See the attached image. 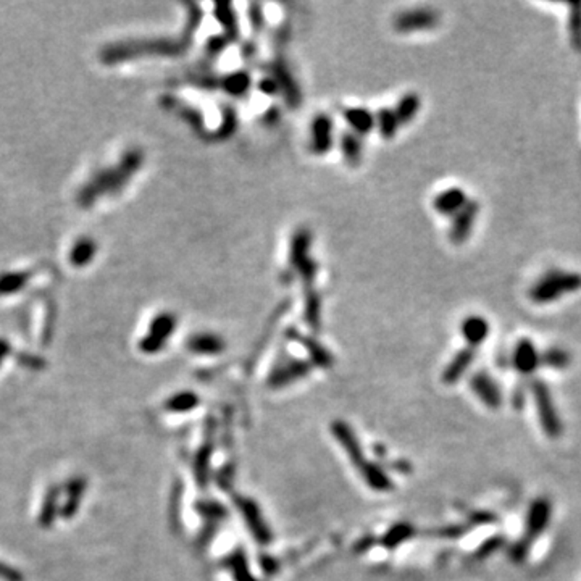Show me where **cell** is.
Wrapping results in <instances>:
<instances>
[{
  "mask_svg": "<svg viewBox=\"0 0 581 581\" xmlns=\"http://www.w3.org/2000/svg\"><path fill=\"white\" fill-rule=\"evenodd\" d=\"M185 7L187 8V18L180 36L113 44L103 50L102 59L107 64H115V62L139 59V57H180L186 54L191 49L194 36L201 26L203 12L197 3L192 2H186Z\"/></svg>",
  "mask_w": 581,
  "mask_h": 581,
  "instance_id": "obj_1",
  "label": "cell"
},
{
  "mask_svg": "<svg viewBox=\"0 0 581 581\" xmlns=\"http://www.w3.org/2000/svg\"><path fill=\"white\" fill-rule=\"evenodd\" d=\"M143 164V152L138 149L127 152L118 166L97 173V175L83 187L78 201H80L81 206H89V203H92L97 197L106 196V194L110 192H118L131 180V176L141 168Z\"/></svg>",
  "mask_w": 581,
  "mask_h": 581,
  "instance_id": "obj_2",
  "label": "cell"
},
{
  "mask_svg": "<svg viewBox=\"0 0 581 581\" xmlns=\"http://www.w3.org/2000/svg\"><path fill=\"white\" fill-rule=\"evenodd\" d=\"M580 289L581 273L565 270H549L531 286L528 296L533 302L543 306V303L556 302L562 299L564 296L573 294Z\"/></svg>",
  "mask_w": 581,
  "mask_h": 581,
  "instance_id": "obj_3",
  "label": "cell"
},
{
  "mask_svg": "<svg viewBox=\"0 0 581 581\" xmlns=\"http://www.w3.org/2000/svg\"><path fill=\"white\" fill-rule=\"evenodd\" d=\"M531 391L533 396H535L538 417L539 422H541L544 433H546L549 438H559L560 433H562V422H560L559 418V413L552 402V396L551 392H549L547 385L544 383V381H533Z\"/></svg>",
  "mask_w": 581,
  "mask_h": 581,
  "instance_id": "obj_4",
  "label": "cell"
},
{
  "mask_svg": "<svg viewBox=\"0 0 581 581\" xmlns=\"http://www.w3.org/2000/svg\"><path fill=\"white\" fill-rule=\"evenodd\" d=\"M176 328V317L170 312H164L157 315L150 323L149 333L139 343V349L145 354H155L164 349L170 336Z\"/></svg>",
  "mask_w": 581,
  "mask_h": 581,
  "instance_id": "obj_5",
  "label": "cell"
},
{
  "mask_svg": "<svg viewBox=\"0 0 581 581\" xmlns=\"http://www.w3.org/2000/svg\"><path fill=\"white\" fill-rule=\"evenodd\" d=\"M439 20V13L433 8H415L402 12L394 18V29L401 34L420 33V31H430L436 28Z\"/></svg>",
  "mask_w": 581,
  "mask_h": 581,
  "instance_id": "obj_6",
  "label": "cell"
},
{
  "mask_svg": "<svg viewBox=\"0 0 581 581\" xmlns=\"http://www.w3.org/2000/svg\"><path fill=\"white\" fill-rule=\"evenodd\" d=\"M268 70L271 73V78L276 81L280 91L282 92V96H285L287 106H289L291 108H299L301 102H302L301 87L296 83L294 76H292L286 60L282 59V57H276V59L270 64Z\"/></svg>",
  "mask_w": 581,
  "mask_h": 581,
  "instance_id": "obj_7",
  "label": "cell"
},
{
  "mask_svg": "<svg viewBox=\"0 0 581 581\" xmlns=\"http://www.w3.org/2000/svg\"><path fill=\"white\" fill-rule=\"evenodd\" d=\"M236 505L243 515L244 522L248 523L250 533L252 536L257 539L260 544H270L273 535H271L268 525L264 520V515H261V510L259 504L249 497H236Z\"/></svg>",
  "mask_w": 581,
  "mask_h": 581,
  "instance_id": "obj_8",
  "label": "cell"
},
{
  "mask_svg": "<svg viewBox=\"0 0 581 581\" xmlns=\"http://www.w3.org/2000/svg\"><path fill=\"white\" fill-rule=\"evenodd\" d=\"M480 215V202L468 201L459 213H455L449 228V239L455 245L464 244L470 238L476 218Z\"/></svg>",
  "mask_w": 581,
  "mask_h": 581,
  "instance_id": "obj_9",
  "label": "cell"
},
{
  "mask_svg": "<svg viewBox=\"0 0 581 581\" xmlns=\"http://www.w3.org/2000/svg\"><path fill=\"white\" fill-rule=\"evenodd\" d=\"M552 514V505L547 499H536L533 502L530 510H528L526 515V526H525V536H523V541L528 543L531 546L533 541L544 533L546 526L549 525V520H551Z\"/></svg>",
  "mask_w": 581,
  "mask_h": 581,
  "instance_id": "obj_10",
  "label": "cell"
},
{
  "mask_svg": "<svg viewBox=\"0 0 581 581\" xmlns=\"http://www.w3.org/2000/svg\"><path fill=\"white\" fill-rule=\"evenodd\" d=\"M312 370V362H307V360L294 359L289 360V362L278 365L276 368L271 371L268 376V386L273 387V389H280V387H285L287 385L294 383V381H299L310 373Z\"/></svg>",
  "mask_w": 581,
  "mask_h": 581,
  "instance_id": "obj_11",
  "label": "cell"
},
{
  "mask_svg": "<svg viewBox=\"0 0 581 581\" xmlns=\"http://www.w3.org/2000/svg\"><path fill=\"white\" fill-rule=\"evenodd\" d=\"M331 433L334 434V438L338 439V443L343 446L347 457L350 459V462L359 470H362L365 465L368 464V460L365 459L362 447H360V443L357 436H355V433L352 431V428H350L347 423L338 420L331 423Z\"/></svg>",
  "mask_w": 581,
  "mask_h": 581,
  "instance_id": "obj_12",
  "label": "cell"
},
{
  "mask_svg": "<svg viewBox=\"0 0 581 581\" xmlns=\"http://www.w3.org/2000/svg\"><path fill=\"white\" fill-rule=\"evenodd\" d=\"M287 338L292 339V341L301 343L303 347H306L307 354L310 355L312 365L320 366V368H329V366H333L334 359H333L331 352H329V350L324 347L318 339H315L313 336H303L299 329H296V328L287 329Z\"/></svg>",
  "mask_w": 581,
  "mask_h": 581,
  "instance_id": "obj_13",
  "label": "cell"
},
{
  "mask_svg": "<svg viewBox=\"0 0 581 581\" xmlns=\"http://www.w3.org/2000/svg\"><path fill=\"white\" fill-rule=\"evenodd\" d=\"M512 364L522 375H531L541 365V354L530 339H520L512 354Z\"/></svg>",
  "mask_w": 581,
  "mask_h": 581,
  "instance_id": "obj_14",
  "label": "cell"
},
{
  "mask_svg": "<svg viewBox=\"0 0 581 581\" xmlns=\"http://www.w3.org/2000/svg\"><path fill=\"white\" fill-rule=\"evenodd\" d=\"M470 386L476 396L480 397L481 402L485 406H488L489 409H497L502 404V394L499 391V386L496 385V381L491 378V376L486 373V371H478L472 376L470 380Z\"/></svg>",
  "mask_w": 581,
  "mask_h": 581,
  "instance_id": "obj_15",
  "label": "cell"
},
{
  "mask_svg": "<svg viewBox=\"0 0 581 581\" xmlns=\"http://www.w3.org/2000/svg\"><path fill=\"white\" fill-rule=\"evenodd\" d=\"M310 148L318 155H324L333 148V122L328 115H317L310 127Z\"/></svg>",
  "mask_w": 581,
  "mask_h": 581,
  "instance_id": "obj_16",
  "label": "cell"
},
{
  "mask_svg": "<svg viewBox=\"0 0 581 581\" xmlns=\"http://www.w3.org/2000/svg\"><path fill=\"white\" fill-rule=\"evenodd\" d=\"M470 199L467 197V192L460 187H449V189L439 192L436 197L433 199L434 210L441 215L454 217L465 207Z\"/></svg>",
  "mask_w": 581,
  "mask_h": 581,
  "instance_id": "obj_17",
  "label": "cell"
},
{
  "mask_svg": "<svg viewBox=\"0 0 581 581\" xmlns=\"http://www.w3.org/2000/svg\"><path fill=\"white\" fill-rule=\"evenodd\" d=\"M86 486H87V481L85 476H73V478L65 485L66 501H65V504L60 507L62 518L70 520V518H73L78 514L83 496H85Z\"/></svg>",
  "mask_w": 581,
  "mask_h": 581,
  "instance_id": "obj_18",
  "label": "cell"
},
{
  "mask_svg": "<svg viewBox=\"0 0 581 581\" xmlns=\"http://www.w3.org/2000/svg\"><path fill=\"white\" fill-rule=\"evenodd\" d=\"M460 334H462L464 341L467 343V347L476 349L488 338L489 323L480 315H470L460 324Z\"/></svg>",
  "mask_w": 581,
  "mask_h": 581,
  "instance_id": "obj_19",
  "label": "cell"
},
{
  "mask_svg": "<svg viewBox=\"0 0 581 581\" xmlns=\"http://www.w3.org/2000/svg\"><path fill=\"white\" fill-rule=\"evenodd\" d=\"M186 347L192 354L218 355L227 349V343L215 333H197L187 339Z\"/></svg>",
  "mask_w": 581,
  "mask_h": 581,
  "instance_id": "obj_20",
  "label": "cell"
},
{
  "mask_svg": "<svg viewBox=\"0 0 581 581\" xmlns=\"http://www.w3.org/2000/svg\"><path fill=\"white\" fill-rule=\"evenodd\" d=\"M312 257V233L307 228H297L289 244V265L296 268L302 261Z\"/></svg>",
  "mask_w": 581,
  "mask_h": 581,
  "instance_id": "obj_21",
  "label": "cell"
},
{
  "mask_svg": "<svg viewBox=\"0 0 581 581\" xmlns=\"http://www.w3.org/2000/svg\"><path fill=\"white\" fill-rule=\"evenodd\" d=\"M475 349L465 347L454 355V359L447 364L446 368L443 371V381L446 385H454L462 378L465 371L470 368V365L475 360Z\"/></svg>",
  "mask_w": 581,
  "mask_h": 581,
  "instance_id": "obj_22",
  "label": "cell"
},
{
  "mask_svg": "<svg viewBox=\"0 0 581 581\" xmlns=\"http://www.w3.org/2000/svg\"><path fill=\"white\" fill-rule=\"evenodd\" d=\"M344 120L349 124L352 133L357 136L370 134L375 128V117L370 110L364 107H352L344 110Z\"/></svg>",
  "mask_w": 581,
  "mask_h": 581,
  "instance_id": "obj_23",
  "label": "cell"
},
{
  "mask_svg": "<svg viewBox=\"0 0 581 581\" xmlns=\"http://www.w3.org/2000/svg\"><path fill=\"white\" fill-rule=\"evenodd\" d=\"M213 17L223 26V34L229 39V43H234L239 38V23L238 17L234 13L233 5L229 2H220L213 7Z\"/></svg>",
  "mask_w": 581,
  "mask_h": 581,
  "instance_id": "obj_24",
  "label": "cell"
},
{
  "mask_svg": "<svg viewBox=\"0 0 581 581\" xmlns=\"http://www.w3.org/2000/svg\"><path fill=\"white\" fill-rule=\"evenodd\" d=\"M303 317L313 331L322 329V297L315 287L303 289Z\"/></svg>",
  "mask_w": 581,
  "mask_h": 581,
  "instance_id": "obj_25",
  "label": "cell"
},
{
  "mask_svg": "<svg viewBox=\"0 0 581 581\" xmlns=\"http://www.w3.org/2000/svg\"><path fill=\"white\" fill-rule=\"evenodd\" d=\"M252 86V78L248 71H234L220 78V89L231 97H244Z\"/></svg>",
  "mask_w": 581,
  "mask_h": 581,
  "instance_id": "obj_26",
  "label": "cell"
},
{
  "mask_svg": "<svg viewBox=\"0 0 581 581\" xmlns=\"http://www.w3.org/2000/svg\"><path fill=\"white\" fill-rule=\"evenodd\" d=\"M224 567L229 570L234 581H257V578L250 572L248 557H245L243 549H236V551L229 554L224 559Z\"/></svg>",
  "mask_w": 581,
  "mask_h": 581,
  "instance_id": "obj_27",
  "label": "cell"
},
{
  "mask_svg": "<svg viewBox=\"0 0 581 581\" xmlns=\"http://www.w3.org/2000/svg\"><path fill=\"white\" fill-rule=\"evenodd\" d=\"M60 486H50L49 491H47L43 509H41L39 514V525L43 528H49L50 525H54L57 515L60 514Z\"/></svg>",
  "mask_w": 581,
  "mask_h": 581,
  "instance_id": "obj_28",
  "label": "cell"
},
{
  "mask_svg": "<svg viewBox=\"0 0 581 581\" xmlns=\"http://www.w3.org/2000/svg\"><path fill=\"white\" fill-rule=\"evenodd\" d=\"M341 152L345 164L350 166L360 165L364 157V144L360 136L352 133V131H345L341 136Z\"/></svg>",
  "mask_w": 581,
  "mask_h": 581,
  "instance_id": "obj_29",
  "label": "cell"
},
{
  "mask_svg": "<svg viewBox=\"0 0 581 581\" xmlns=\"http://www.w3.org/2000/svg\"><path fill=\"white\" fill-rule=\"evenodd\" d=\"M360 473L364 475L365 483L368 485L371 489L380 491V493H386V491H389L392 488L389 476L385 473L383 468L378 467V464L368 462L360 470Z\"/></svg>",
  "mask_w": 581,
  "mask_h": 581,
  "instance_id": "obj_30",
  "label": "cell"
},
{
  "mask_svg": "<svg viewBox=\"0 0 581 581\" xmlns=\"http://www.w3.org/2000/svg\"><path fill=\"white\" fill-rule=\"evenodd\" d=\"M567 33L572 49L581 54V2H572L568 5Z\"/></svg>",
  "mask_w": 581,
  "mask_h": 581,
  "instance_id": "obj_31",
  "label": "cell"
},
{
  "mask_svg": "<svg viewBox=\"0 0 581 581\" xmlns=\"http://www.w3.org/2000/svg\"><path fill=\"white\" fill-rule=\"evenodd\" d=\"M422 107V101H420V96L415 92H409L406 94V96L401 97V101L397 102L396 106V117L399 120L401 124H407L410 123L413 118L417 117L418 110Z\"/></svg>",
  "mask_w": 581,
  "mask_h": 581,
  "instance_id": "obj_32",
  "label": "cell"
},
{
  "mask_svg": "<svg viewBox=\"0 0 581 581\" xmlns=\"http://www.w3.org/2000/svg\"><path fill=\"white\" fill-rule=\"evenodd\" d=\"M197 406H199V396L196 394V392H191V391L176 392L175 396H171L170 399L165 402V409L170 412H176V413L189 412L192 409H196Z\"/></svg>",
  "mask_w": 581,
  "mask_h": 581,
  "instance_id": "obj_33",
  "label": "cell"
},
{
  "mask_svg": "<svg viewBox=\"0 0 581 581\" xmlns=\"http://www.w3.org/2000/svg\"><path fill=\"white\" fill-rule=\"evenodd\" d=\"M375 122L378 124L380 134L383 139H392L397 134V129H399L401 123L397 120L394 110L391 108H380L378 113H376Z\"/></svg>",
  "mask_w": 581,
  "mask_h": 581,
  "instance_id": "obj_34",
  "label": "cell"
},
{
  "mask_svg": "<svg viewBox=\"0 0 581 581\" xmlns=\"http://www.w3.org/2000/svg\"><path fill=\"white\" fill-rule=\"evenodd\" d=\"M413 533H415V530H413L410 523H396L394 526H391L389 530H387L383 539H381V543H383V546L387 549H394L397 546H401L404 541H407Z\"/></svg>",
  "mask_w": 581,
  "mask_h": 581,
  "instance_id": "obj_35",
  "label": "cell"
},
{
  "mask_svg": "<svg viewBox=\"0 0 581 581\" xmlns=\"http://www.w3.org/2000/svg\"><path fill=\"white\" fill-rule=\"evenodd\" d=\"M222 113H223V122L222 124H220L215 133L212 134L210 139L227 141L231 138V136L234 134V131H236L238 128V117H236V110H234V107L223 106Z\"/></svg>",
  "mask_w": 581,
  "mask_h": 581,
  "instance_id": "obj_36",
  "label": "cell"
},
{
  "mask_svg": "<svg viewBox=\"0 0 581 581\" xmlns=\"http://www.w3.org/2000/svg\"><path fill=\"white\" fill-rule=\"evenodd\" d=\"M210 459H212V446L210 444H206L201 451L197 452L196 459H194V475H196V480L199 486H206L208 481V467H210Z\"/></svg>",
  "mask_w": 581,
  "mask_h": 581,
  "instance_id": "obj_37",
  "label": "cell"
},
{
  "mask_svg": "<svg viewBox=\"0 0 581 581\" xmlns=\"http://www.w3.org/2000/svg\"><path fill=\"white\" fill-rule=\"evenodd\" d=\"M94 254H96V243L92 239H81L78 241L70 254V260L75 266H83L92 260Z\"/></svg>",
  "mask_w": 581,
  "mask_h": 581,
  "instance_id": "obj_38",
  "label": "cell"
},
{
  "mask_svg": "<svg viewBox=\"0 0 581 581\" xmlns=\"http://www.w3.org/2000/svg\"><path fill=\"white\" fill-rule=\"evenodd\" d=\"M541 364L549 368L562 370L570 365V354L560 347H549L541 354Z\"/></svg>",
  "mask_w": 581,
  "mask_h": 581,
  "instance_id": "obj_39",
  "label": "cell"
},
{
  "mask_svg": "<svg viewBox=\"0 0 581 581\" xmlns=\"http://www.w3.org/2000/svg\"><path fill=\"white\" fill-rule=\"evenodd\" d=\"M33 276L31 271L26 273H13V275H3L0 276V294H10V292H17L28 282V280Z\"/></svg>",
  "mask_w": 581,
  "mask_h": 581,
  "instance_id": "obj_40",
  "label": "cell"
},
{
  "mask_svg": "<svg viewBox=\"0 0 581 581\" xmlns=\"http://www.w3.org/2000/svg\"><path fill=\"white\" fill-rule=\"evenodd\" d=\"M229 44H231V43H229V39L224 34L212 36V38L208 39V43L206 44V59L207 60L218 59V57L223 54V50L227 49Z\"/></svg>",
  "mask_w": 581,
  "mask_h": 581,
  "instance_id": "obj_41",
  "label": "cell"
},
{
  "mask_svg": "<svg viewBox=\"0 0 581 581\" xmlns=\"http://www.w3.org/2000/svg\"><path fill=\"white\" fill-rule=\"evenodd\" d=\"M197 510L206 518L208 517L220 520V518L227 517V509L222 504H218V502H199Z\"/></svg>",
  "mask_w": 581,
  "mask_h": 581,
  "instance_id": "obj_42",
  "label": "cell"
},
{
  "mask_svg": "<svg viewBox=\"0 0 581 581\" xmlns=\"http://www.w3.org/2000/svg\"><path fill=\"white\" fill-rule=\"evenodd\" d=\"M249 20H250V24H252V29L255 31V33H260V31L264 29L265 17H264V12H261V5L250 3Z\"/></svg>",
  "mask_w": 581,
  "mask_h": 581,
  "instance_id": "obj_43",
  "label": "cell"
},
{
  "mask_svg": "<svg viewBox=\"0 0 581 581\" xmlns=\"http://www.w3.org/2000/svg\"><path fill=\"white\" fill-rule=\"evenodd\" d=\"M502 544V539L501 538H491L488 541H485L483 546H481L478 551H476V557L480 559H485L493 554L496 549H499V546Z\"/></svg>",
  "mask_w": 581,
  "mask_h": 581,
  "instance_id": "obj_44",
  "label": "cell"
},
{
  "mask_svg": "<svg viewBox=\"0 0 581 581\" xmlns=\"http://www.w3.org/2000/svg\"><path fill=\"white\" fill-rule=\"evenodd\" d=\"M0 578H3L5 581H23V575L17 568L0 562Z\"/></svg>",
  "mask_w": 581,
  "mask_h": 581,
  "instance_id": "obj_45",
  "label": "cell"
},
{
  "mask_svg": "<svg viewBox=\"0 0 581 581\" xmlns=\"http://www.w3.org/2000/svg\"><path fill=\"white\" fill-rule=\"evenodd\" d=\"M259 89L264 94H266V96H276V94H278V91H280L278 85H276V81L271 76H265L264 80H260L259 81Z\"/></svg>",
  "mask_w": 581,
  "mask_h": 581,
  "instance_id": "obj_46",
  "label": "cell"
},
{
  "mask_svg": "<svg viewBox=\"0 0 581 581\" xmlns=\"http://www.w3.org/2000/svg\"><path fill=\"white\" fill-rule=\"evenodd\" d=\"M261 565H264V570L266 573H275L276 572V564L273 559H261Z\"/></svg>",
  "mask_w": 581,
  "mask_h": 581,
  "instance_id": "obj_47",
  "label": "cell"
},
{
  "mask_svg": "<svg viewBox=\"0 0 581 581\" xmlns=\"http://www.w3.org/2000/svg\"><path fill=\"white\" fill-rule=\"evenodd\" d=\"M8 352H10V345L0 339V359L5 357V355H7Z\"/></svg>",
  "mask_w": 581,
  "mask_h": 581,
  "instance_id": "obj_48",
  "label": "cell"
},
{
  "mask_svg": "<svg viewBox=\"0 0 581 581\" xmlns=\"http://www.w3.org/2000/svg\"><path fill=\"white\" fill-rule=\"evenodd\" d=\"M0 360H2V359H0Z\"/></svg>",
  "mask_w": 581,
  "mask_h": 581,
  "instance_id": "obj_49",
  "label": "cell"
}]
</instances>
